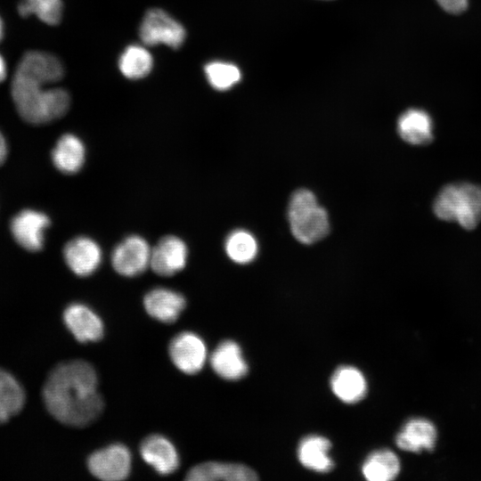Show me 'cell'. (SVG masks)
<instances>
[{"label": "cell", "mask_w": 481, "mask_h": 481, "mask_svg": "<svg viewBox=\"0 0 481 481\" xmlns=\"http://www.w3.org/2000/svg\"><path fill=\"white\" fill-rule=\"evenodd\" d=\"M190 481H252L257 480V473L248 466L239 463L208 461L192 468L186 474Z\"/></svg>", "instance_id": "cell-15"}, {"label": "cell", "mask_w": 481, "mask_h": 481, "mask_svg": "<svg viewBox=\"0 0 481 481\" xmlns=\"http://www.w3.org/2000/svg\"><path fill=\"white\" fill-rule=\"evenodd\" d=\"M188 254V247L181 238L167 235L151 249L150 266L160 276H171L185 267Z\"/></svg>", "instance_id": "cell-11"}, {"label": "cell", "mask_w": 481, "mask_h": 481, "mask_svg": "<svg viewBox=\"0 0 481 481\" xmlns=\"http://www.w3.org/2000/svg\"><path fill=\"white\" fill-rule=\"evenodd\" d=\"M143 461L160 475H169L179 467V455L175 445L161 435L145 437L140 445Z\"/></svg>", "instance_id": "cell-13"}, {"label": "cell", "mask_w": 481, "mask_h": 481, "mask_svg": "<svg viewBox=\"0 0 481 481\" xmlns=\"http://www.w3.org/2000/svg\"><path fill=\"white\" fill-rule=\"evenodd\" d=\"M153 59L150 52L139 45L127 46L118 60L121 73L129 79L146 77L151 70Z\"/></svg>", "instance_id": "cell-24"}, {"label": "cell", "mask_w": 481, "mask_h": 481, "mask_svg": "<svg viewBox=\"0 0 481 481\" xmlns=\"http://www.w3.org/2000/svg\"><path fill=\"white\" fill-rule=\"evenodd\" d=\"M210 363L215 372L228 380H236L248 372L240 347L232 340L222 341L213 351Z\"/></svg>", "instance_id": "cell-17"}, {"label": "cell", "mask_w": 481, "mask_h": 481, "mask_svg": "<svg viewBox=\"0 0 481 481\" xmlns=\"http://www.w3.org/2000/svg\"><path fill=\"white\" fill-rule=\"evenodd\" d=\"M63 322L74 338L81 343L95 342L103 336L102 319L85 304H69L63 312Z\"/></svg>", "instance_id": "cell-12"}, {"label": "cell", "mask_w": 481, "mask_h": 481, "mask_svg": "<svg viewBox=\"0 0 481 481\" xmlns=\"http://www.w3.org/2000/svg\"><path fill=\"white\" fill-rule=\"evenodd\" d=\"M433 210L437 218L472 230L481 222V187L470 183L447 184L435 199Z\"/></svg>", "instance_id": "cell-3"}, {"label": "cell", "mask_w": 481, "mask_h": 481, "mask_svg": "<svg viewBox=\"0 0 481 481\" xmlns=\"http://www.w3.org/2000/svg\"><path fill=\"white\" fill-rule=\"evenodd\" d=\"M224 249L231 260L241 265L251 262L257 254L255 238L244 230L232 232L225 240Z\"/></svg>", "instance_id": "cell-25"}, {"label": "cell", "mask_w": 481, "mask_h": 481, "mask_svg": "<svg viewBox=\"0 0 481 481\" xmlns=\"http://www.w3.org/2000/svg\"><path fill=\"white\" fill-rule=\"evenodd\" d=\"M169 356L177 369L186 374H195L204 366L207 348L202 338L194 332L183 331L169 343Z\"/></svg>", "instance_id": "cell-9"}, {"label": "cell", "mask_w": 481, "mask_h": 481, "mask_svg": "<svg viewBox=\"0 0 481 481\" xmlns=\"http://www.w3.org/2000/svg\"><path fill=\"white\" fill-rule=\"evenodd\" d=\"M400 461L394 452L380 449L371 452L365 460L362 471L370 481H390L400 472Z\"/></svg>", "instance_id": "cell-23"}, {"label": "cell", "mask_w": 481, "mask_h": 481, "mask_svg": "<svg viewBox=\"0 0 481 481\" xmlns=\"http://www.w3.org/2000/svg\"><path fill=\"white\" fill-rule=\"evenodd\" d=\"M3 33H4V25H3V21H2V20L0 18V40L3 37Z\"/></svg>", "instance_id": "cell-31"}, {"label": "cell", "mask_w": 481, "mask_h": 481, "mask_svg": "<svg viewBox=\"0 0 481 481\" xmlns=\"http://www.w3.org/2000/svg\"><path fill=\"white\" fill-rule=\"evenodd\" d=\"M18 12L22 17L31 14L48 25L60 22L62 14L61 0H20Z\"/></svg>", "instance_id": "cell-26"}, {"label": "cell", "mask_w": 481, "mask_h": 481, "mask_svg": "<svg viewBox=\"0 0 481 481\" xmlns=\"http://www.w3.org/2000/svg\"><path fill=\"white\" fill-rule=\"evenodd\" d=\"M54 167L65 175L77 173L86 160V147L82 140L73 134H65L56 142L52 153Z\"/></svg>", "instance_id": "cell-18"}, {"label": "cell", "mask_w": 481, "mask_h": 481, "mask_svg": "<svg viewBox=\"0 0 481 481\" xmlns=\"http://www.w3.org/2000/svg\"><path fill=\"white\" fill-rule=\"evenodd\" d=\"M151 255V249L144 238L130 235L114 248L111 253V265L118 274L135 277L150 266Z\"/></svg>", "instance_id": "cell-7"}, {"label": "cell", "mask_w": 481, "mask_h": 481, "mask_svg": "<svg viewBox=\"0 0 481 481\" xmlns=\"http://www.w3.org/2000/svg\"><path fill=\"white\" fill-rule=\"evenodd\" d=\"M63 258L73 273L80 277L93 274L102 261V250L92 238L78 236L69 240L63 249Z\"/></svg>", "instance_id": "cell-10"}, {"label": "cell", "mask_w": 481, "mask_h": 481, "mask_svg": "<svg viewBox=\"0 0 481 481\" xmlns=\"http://www.w3.org/2000/svg\"><path fill=\"white\" fill-rule=\"evenodd\" d=\"M436 438V428L430 420L414 418L404 425L396 436L395 442L401 450L420 452L423 450H433Z\"/></svg>", "instance_id": "cell-16"}, {"label": "cell", "mask_w": 481, "mask_h": 481, "mask_svg": "<svg viewBox=\"0 0 481 481\" xmlns=\"http://www.w3.org/2000/svg\"><path fill=\"white\" fill-rule=\"evenodd\" d=\"M330 446V442L326 437L307 436L298 445V460L309 469L322 473L328 472L333 468L332 460L328 455Z\"/></svg>", "instance_id": "cell-21"}, {"label": "cell", "mask_w": 481, "mask_h": 481, "mask_svg": "<svg viewBox=\"0 0 481 481\" xmlns=\"http://www.w3.org/2000/svg\"><path fill=\"white\" fill-rule=\"evenodd\" d=\"M50 224V218L44 212L23 209L12 218L10 230L20 247L30 252H37L44 248L45 232Z\"/></svg>", "instance_id": "cell-8"}, {"label": "cell", "mask_w": 481, "mask_h": 481, "mask_svg": "<svg viewBox=\"0 0 481 481\" xmlns=\"http://www.w3.org/2000/svg\"><path fill=\"white\" fill-rule=\"evenodd\" d=\"M204 70L210 86L220 91L232 88L241 77L238 67L229 62L211 61Z\"/></svg>", "instance_id": "cell-27"}, {"label": "cell", "mask_w": 481, "mask_h": 481, "mask_svg": "<svg viewBox=\"0 0 481 481\" xmlns=\"http://www.w3.org/2000/svg\"><path fill=\"white\" fill-rule=\"evenodd\" d=\"M330 385L336 396L348 404L360 401L367 390L363 375L352 366L338 368L331 377Z\"/></svg>", "instance_id": "cell-20"}, {"label": "cell", "mask_w": 481, "mask_h": 481, "mask_svg": "<svg viewBox=\"0 0 481 481\" xmlns=\"http://www.w3.org/2000/svg\"><path fill=\"white\" fill-rule=\"evenodd\" d=\"M7 75L6 63L3 56L0 54V83L4 80Z\"/></svg>", "instance_id": "cell-30"}, {"label": "cell", "mask_w": 481, "mask_h": 481, "mask_svg": "<svg viewBox=\"0 0 481 481\" xmlns=\"http://www.w3.org/2000/svg\"><path fill=\"white\" fill-rule=\"evenodd\" d=\"M132 458L128 448L122 444H112L94 452L87 460L89 471L105 481H118L128 477Z\"/></svg>", "instance_id": "cell-6"}, {"label": "cell", "mask_w": 481, "mask_h": 481, "mask_svg": "<svg viewBox=\"0 0 481 481\" xmlns=\"http://www.w3.org/2000/svg\"><path fill=\"white\" fill-rule=\"evenodd\" d=\"M401 138L412 145H426L433 140V122L423 110L409 109L397 120Z\"/></svg>", "instance_id": "cell-19"}, {"label": "cell", "mask_w": 481, "mask_h": 481, "mask_svg": "<svg viewBox=\"0 0 481 481\" xmlns=\"http://www.w3.org/2000/svg\"><path fill=\"white\" fill-rule=\"evenodd\" d=\"M139 35L146 45L163 44L174 49L185 39V29L181 23L161 9L149 10L141 23Z\"/></svg>", "instance_id": "cell-5"}, {"label": "cell", "mask_w": 481, "mask_h": 481, "mask_svg": "<svg viewBox=\"0 0 481 481\" xmlns=\"http://www.w3.org/2000/svg\"><path fill=\"white\" fill-rule=\"evenodd\" d=\"M146 312L154 319L171 323L175 322L186 306L184 297L168 288H154L143 298Z\"/></svg>", "instance_id": "cell-14"}, {"label": "cell", "mask_w": 481, "mask_h": 481, "mask_svg": "<svg viewBox=\"0 0 481 481\" xmlns=\"http://www.w3.org/2000/svg\"><path fill=\"white\" fill-rule=\"evenodd\" d=\"M288 218L293 236L301 243H314L329 233L328 214L307 189H299L291 195Z\"/></svg>", "instance_id": "cell-4"}, {"label": "cell", "mask_w": 481, "mask_h": 481, "mask_svg": "<svg viewBox=\"0 0 481 481\" xmlns=\"http://www.w3.org/2000/svg\"><path fill=\"white\" fill-rule=\"evenodd\" d=\"M42 396L50 414L68 426H87L103 410L96 371L83 360L65 362L55 366L46 378Z\"/></svg>", "instance_id": "cell-2"}, {"label": "cell", "mask_w": 481, "mask_h": 481, "mask_svg": "<svg viewBox=\"0 0 481 481\" xmlns=\"http://www.w3.org/2000/svg\"><path fill=\"white\" fill-rule=\"evenodd\" d=\"M64 74L61 61L54 55L30 51L20 60L14 71L11 94L19 115L33 125L45 124L64 116L70 104L67 91L47 88Z\"/></svg>", "instance_id": "cell-1"}, {"label": "cell", "mask_w": 481, "mask_h": 481, "mask_svg": "<svg viewBox=\"0 0 481 481\" xmlns=\"http://www.w3.org/2000/svg\"><path fill=\"white\" fill-rule=\"evenodd\" d=\"M8 155V147L4 136L0 131V166H2Z\"/></svg>", "instance_id": "cell-29"}, {"label": "cell", "mask_w": 481, "mask_h": 481, "mask_svg": "<svg viewBox=\"0 0 481 481\" xmlns=\"http://www.w3.org/2000/svg\"><path fill=\"white\" fill-rule=\"evenodd\" d=\"M25 398L21 384L12 374L0 368V424L21 411Z\"/></svg>", "instance_id": "cell-22"}, {"label": "cell", "mask_w": 481, "mask_h": 481, "mask_svg": "<svg viewBox=\"0 0 481 481\" xmlns=\"http://www.w3.org/2000/svg\"><path fill=\"white\" fill-rule=\"evenodd\" d=\"M442 9L451 14H461L468 8V0H436Z\"/></svg>", "instance_id": "cell-28"}]
</instances>
